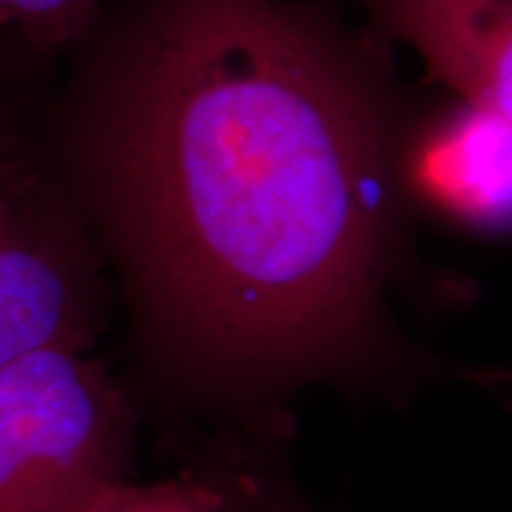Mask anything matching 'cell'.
<instances>
[{
  "label": "cell",
  "mask_w": 512,
  "mask_h": 512,
  "mask_svg": "<svg viewBox=\"0 0 512 512\" xmlns=\"http://www.w3.org/2000/svg\"><path fill=\"white\" fill-rule=\"evenodd\" d=\"M143 389L266 425L382 366L406 197L380 48L304 0H105L29 105Z\"/></svg>",
  "instance_id": "1"
},
{
  "label": "cell",
  "mask_w": 512,
  "mask_h": 512,
  "mask_svg": "<svg viewBox=\"0 0 512 512\" xmlns=\"http://www.w3.org/2000/svg\"><path fill=\"white\" fill-rule=\"evenodd\" d=\"M136 408L88 351H38L0 370V512H69L124 477Z\"/></svg>",
  "instance_id": "2"
},
{
  "label": "cell",
  "mask_w": 512,
  "mask_h": 512,
  "mask_svg": "<svg viewBox=\"0 0 512 512\" xmlns=\"http://www.w3.org/2000/svg\"><path fill=\"white\" fill-rule=\"evenodd\" d=\"M112 299L91 235L34 157L0 185V370L38 351H88Z\"/></svg>",
  "instance_id": "3"
},
{
  "label": "cell",
  "mask_w": 512,
  "mask_h": 512,
  "mask_svg": "<svg viewBox=\"0 0 512 512\" xmlns=\"http://www.w3.org/2000/svg\"><path fill=\"white\" fill-rule=\"evenodd\" d=\"M403 190L477 230L512 228V119L458 100L408 131Z\"/></svg>",
  "instance_id": "4"
},
{
  "label": "cell",
  "mask_w": 512,
  "mask_h": 512,
  "mask_svg": "<svg viewBox=\"0 0 512 512\" xmlns=\"http://www.w3.org/2000/svg\"><path fill=\"white\" fill-rule=\"evenodd\" d=\"M458 100L512 119V0H358Z\"/></svg>",
  "instance_id": "5"
},
{
  "label": "cell",
  "mask_w": 512,
  "mask_h": 512,
  "mask_svg": "<svg viewBox=\"0 0 512 512\" xmlns=\"http://www.w3.org/2000/svg\"><path fill=\"white\" fill-rule=\"evenodd\" d=\"M247 477L197 475L157 484H133L114 477L93 486L69 512H230L245 491Z\"/></svg>",
  "instance_id": "6"
},
{
  "label": "cell",
  "mask_w": 512,
  "mask_h": 512,
  "mask_svg": "<svg viewBox=\"0 0 512 512\" xmlns=\"http://www.w3.org/2000/svg\"><path fill=\"white\" fill-rule=\"evenodd\" d=\"M105 0H0V36L55 67L98 22Z\"/></svg>",
  "instance_id": "7"
},
{
  "label": "cell",
  "mask_w": 512,
  "mask_h": 512,
  "mask_svg": "<svg viewBox=\"0 0 512 512\" xmlns=\"http://www.w3.org/2000/svg\"><path fill=\"white\" fill-rule=\"evenodd\" d=\"M29 100L0 98V185L10 183L34 164L29 138Z\"/></svg>",
  "instance_id": "8"
},
{
  "label": "cell",
  "mask_w": 512,
  "mask_h": 512,
  "mask_svg": "<svg viewBox=\"0 0 512 512\" xmlns=\"http://www.w3.org/2000/svg\"><path fill=\"white\" fill-rule=\"evenodd\" d=\"M50 74L53 67L34 60L0 36V98L27 100L48 81Z\"/></svg>",
  "instance_id": "9"
},
{
  "label": "cell",
  "mask_w": 512,
  "mask_h": 512,
  "mask_svg": "<svg viewBox=\"0 0 512 512\" xmlns=\"http://www.w3.org/2000/svg\"><path fill=\"white\" fill-rule=\"evenodd\" d=\"M235 512H306L302 503L280 486H268L264 482H252L242 491Z\"/></svg>",
  "instance_id": "10"
}]
</instances>
